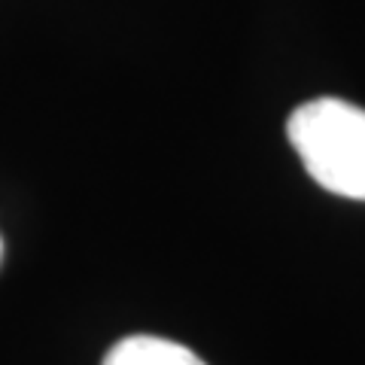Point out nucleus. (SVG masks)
Listing matches in <instances>:
<instances>
[{"instance_id":"1","label":"nucleus","mask_w":365,"mask_h":365,"mask_svg":"<svg viewBox=\"0 0 365 365\" xmlns=\"http://www.w3.org/2000/svg\"><path fill=\"white\" fill-rule=\"evenodd\" d=\"M304 170L332 195L365 201V110L341 98H314L287 122Z\"/></svg>"},{"instance_id":"2","label":"nucleus","mask_w":365,"mask_h":365,"mask_svg":"<svg viewBox=\"0 0 365 365\" xmlns=\"http://www.w3.org/2000/svg\"><path fill=\"white\" fill-rule=\"evenodd\" d=\"M101 365H207L198 353L155 335H128L116 341Z\"/></svg>"},{"instance_id":"3","label":"nucleus","mask_w":365,"mask_h":365,"mask_svg":"<svg viewBox=\"0 0 365 365\" xmlns=\"http://www.w3.org/2000/svg\"><path fill=\"white\" fill-rule=\"evenodd\" d=\"M0 256H4V241H0Z\"/></svg>"}]
</instances>
